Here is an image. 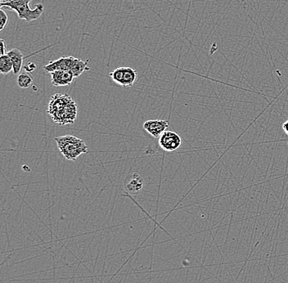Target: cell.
<instances>
[{"label": "cell", "instance_id": "obj_1", "mask_svg": "<svg viewBox=\"0 0 288 283\" xmlns=\"http://www.w3.org/2000/svg\"><path fill=\"white\" fill-rule=\"evenodd\" d=\"M48 113L56 124L69 125L75 122L77 118L78 106L68 94H57L50 99Z\"/></svg>", "mask_w": 288, "mask_h": 283}, {"label": "cell", "instance_id": "obj_2", "mask_svg": "<svg viewBox=\"0 0 288 283\" xmlns=\"http://www.w3.org/2000/svg\"><path fill=\"white\" fill-rule=\"evenodd\" d=\"M55 141L60 152L68 161H76L81 155L88 152V146L85 142L75 136H60L55 138Z\"/></svg>", "mask_w": 288, "mask_h": 283}, {"label": "cell", "instance_id": "obj_3", "mask_svg": "<svg viewBox=\"0 0 288 283\" xmlns=\"http://www.w3.org/2000/svg\"><path fill=\"white\" fill-rule=\"evenodd\" d=\"M0 7H6L10 8L11 10L15 11L18 17L22 20H26L27 22L34 21L39 19L43 14L44 10V6L43 3L37 4L34 9L30 8L29 3L23 2H13V3H0Z\"/></svg>", "mask_w": 288, "mask_h": 283}, {"label": "cell", "instance_id": "obj_4", "mask_svg": "<svg viewBox=\"0 0 288 283\" xmlns=\"http://www.w3.org/2000/svg\"><path fill=\"white\" fill-rule=\"evenodd\" d=\"M181 144V137L174 131L166 130L159 138V145L164 151L169 152L176 151L178 148H180Z\"/></svg>", "mask_w": 288, "mask_h": 283}, {"label": "cell", "instance_id": "obj_5", "mask_svg": "<svg viewBox=\"0 0 288 283\" xmlns=\"http://www.w3.org/2000/svg\"><path fill=\"white\" fill-rule=\"evenodd\" d=\"M75 57H61L57 60L51 61L48 65L44 66V70L46 73H52L56 70H70L75 63Z\"/></svg>", "mask_w": 288, "mask_h": 283}, {"label": "cell", "instance_id": "obj_6", "mask_svg": "<svg viewBox=\"0 0 288 283\" xmlns=\"http://www.w3.org/2000/svg\"><path fill=\"white\" fill-rule=\"evenodd\" d=\"M169 128L168 120H150L143 124V129L153 138H160L164 132Z\"/></svg>", "mask_w": 288, "mask_h": 283}, {"label": "cell", "instance_id": "obj_7", "mask_svg": "<svg viewBox=\"0 0 288 283\" xmlns=\"http://www.w3.org/2000/svg\"><path fill=\"white\" fill-rule=\"evenodd\" d=\"M50 74L52 85L56 87L70 85L75 78V76L70 70H56Z\"/></svg>", "mask_w": 288, "mask_h": 283}, {"label": "cell", "instance_id": "obj_8", "mask_svg": "<svg viewBox=\"0 0 288 283\" xmlns=\"http://www.w3.org/2000/svg\"><path fill=\"white\" fill-rule=\"evenodd\" d=\"M143 186L144 182L143 178L137 173H135L130 177V180H128L125 183V189L135 195L138 194L143 190Z\"/></svg>", "mask_w": 288, "mask_h": 283}, {"label": "cell", "instance_id": "obj_9", "mask_svg": "<svg viewBox=\"0 0 288 283\" xmlns=\"http://www.w3.org/2000/svg\"><path fill=\"white\" fill-rule=\"evenodd\" d=\"M7 54L13 62V73L15 75L18 74L21 71V68L23 67L24 59L26 58V57L23 56L21 50H17V49H13V50L8 51Z\"/></svg>", "mask_w": 288, "mask_h": 283}, {"label": "cell", "instance_id": "obj_10", "mask_svg": "<svg viewBox=\"0 0 288 283\" xmlns=\"http://www.w3.org/2000/svg\"><path fill=\"white\" fill-rule=\"evenodd\" d=\"M138 73L132 67H124V76L120 85L122 87H132L137 79Z\"/></svg>", "mask_w": 288, "mask_h": 283}, {"label": "cell", "instance_id": "obj_11", "mask_svg": "<svg viewBox=\"0 0 288 283\" xmlns=\"http://www.w3.org/2000/svg\"><path fill=\"white\" fill-rule=\"evenodd\" d=\"M88 61L84 62L80 58L75 57V63L73 64L70 72L72 73L75 78H77L79 76H81L85 70H90V68L88 67Z\"/></svg>", "mask_w": 288, "mask_h": 283}, {"label": "cell", "instance_id": "obj_12", "mask_svg": "<svg viewBox=\"0 0 288 283\" xmlns=\"http://www.w3.org/2000/svg\"><path fill=\"white\" fill-rule=\"evenodd\" d=\"M13 70V62L8 57V54L0 57V72L3 75H8Z\"/></svg>", "mask_w": 288, "mask_h": 283}, {"label": "cell", "instance_id": "obj_13", "mask_svg": "<svg viewBox=\"0 0 288 283\" xmlns=\"http://www.w3.org/2000/svg\"><path fill=\"white\" fill-rule=\"evenodd\" d=\"M33 83V78L27 72L21 73L17 77V84L21 88H28Z\"/></svg>", "mask_w": 288, "mask_h": 283}, {"label": "cell", "instance_id": "obj_14", "mask_svg": "<svg viewBox=\"0 0 288 283\" xmlns=\"http://www.w3.org/2000/svg\"><path fill=\"white\" fill-rule=\"evenodd\" d=\"M8 22V17L3 9H0V31H3Z\"/></svg>", "mask_w": 288, "mask_h": 283}, {"label": "cell", "instance_id": "obj_15", "mask_svg": "<svg viewBox=\"0 0 288 283\" xmlns=\"http://www.w3.org/2000/svg\"><path fill=\"white\" fill-rule=\"evenodd\" d=\"M37 66L35 63L29 62L26 66H24V70H26V72L31 73L33 72L34 70H36Z\"/></svg>", "mask_w": 288, "mask_h": 283}, {"label": "cell", "instance_id": "obj_16", "mask_svg": "<svg viewBox=\"0 0 288 283\" xmlns=\"http://www.w3.org/2000/svg\"><path fill=\"white\" fill-rule=\"evenodd\" d=\"M5 54H7V52H6L5 40L1 39H0V57Z\"/></svg>", "mask_w": 288, "mask_h": 283}, {"label": "cell", "instance_id": "obj_17", "mask_svg": "<svg viewBox=\"0 0 288 283\" xmlns=\"http://www.w3.org/2000/svg\"><path fill=\"white\" fill-rule=\"evenodd\" d=\"M282 128H283V131L286 133V134L288 135V120H286L285 122H283Z\"/></svg>", "mask_w": 288, "mask_h": 283}, {"label": "cell", "instance_id": "obj_18", "mask_svg": "<svg viewBox=\"0 0 288 283\" xmlns=\"http://www.w3.org/2000/svg\"><path fill=\"white\" fill-rule=\"evenodd\" d=\"M17 0H2L0 3H13V2H16Z\"/></svg>", "mask_w": 288, "mask_h": 283}, {"label": "cell", "instance_id": "obj_19", "mask_svg": "<svg viewBox=\"0 0 288 283\" xmlns=\"http://www.w3.org/2000/svg\"><path fill=\"white\" fill-rule=\"evenodd\" d=\"M17 1H19V2H23V3H30L32 2V0H17L16 2H17Z\"/></svg>", "mask_w": 288, "mask_h": 283}, {"label": "cell", "instance_id": "obj_20", "mask_svg": "<svg viewBox=\"0 0 288 283\" xmlns=\"http://www.w3.org/2000/svg\"></svg>", "mask_w": 288, "mask_h": 283}, {"label": "cell", "instance_id": "obj_21", "mask_svg": "<svg viewBox=\"0 0 288 283\" xmlns=\"http://www.w3.org/2000/svg\"><path fill=\"white\" fill-rule=\"evenodd\" d=\"M1 1H2V0H1Z\"/></svg>", "mask_w": 288, "mask_h": 283}]
</instances>
